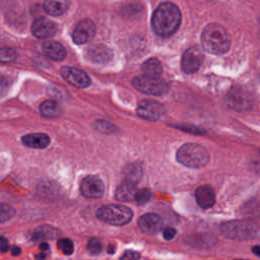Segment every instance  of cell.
I'll use <instances>...</instances> for the list:
<instances>
[{"label":"cell","instance_id":"obj_15","mask_svg":"<svg viewBox=\"0 0 260 260\" xmlns=\"http://www.w3.org/2000/svg\"><path fill=\"white\" fill-rule=\"evenodd\" d=\"M86 59L90 61L91 63H96V64H104L109 62L112 59V51L105 45L98 44L90 46L86 53H85Z\"/></svg>","mask_w":260,"mask_h":260},{"label":"cell","instance_id":"obj_22","mask_svg":"<svg viewBox=\"0 0 260 260\" xmlns=\"http://www.w3.org/2000/svg\"><path fill=\"white\" fill-rule=\"evenodd\" d=\"M60 235V231L55 226L50 224H44L38 226L32 233V239L36 241L39 240H48L58 238Z\"/></svg>","mask_w":260,"mask_h":260},{"label":"cell","instance_id":"obj_12","mask_svg":"<svg viewBox=\"0 0 260 260\" xmlns=\"http://www.w3.org/2000/svg\"><path fill=\"white\" fill-rule=\"evenodd\" d=\"M61 75L69 84L75 87L85 88L90 84L89 76L84 71L75 67H63Z\"/></svg>","mask_w":260,"mask_h":260},{"label":"cell","instance_id":"obj_18","mask_svg":"<svg viewBox=\"0 0 260 260\" xmlns=\"http://www.w3.org/2000/svg\"><path fill=\"white\" fill-rule=\"evenodd\" d=\"M22 143L31 148H46L50 144V137L45 133H30L21 137Z\"/></svg>","mask_w":260,"mask_h":260},{"label":"cell","instance_id":"obj_25","mask_svg":"<svg viewBox=\"0 0 260 260\" xmlns=\"http://www.w3.org/2000/svg\"><path fill=\"white\" fill-rule=\"evenodd\" d=\"M17 58V52L11 48L0 49V63L12 62Z\"/></svg>","mask_w":260,"mask_h":260},{"label":"cell","instance_id":"obj_17","mask_svg":"<svg viewBox=\"0 0 260 260\" xmlns=\"http://www.w3.org/2000/svg\"><path fill=\"white\" fill-rule=\"evenodd\" d=\"M43 53L54 61H62L66 57L65 48L58 42L47 41L42 45Z\"/></svg>","mask_w":260,"mask_h":260},{"label":"cell","instance_id":"obj_9","mask_svg":"<svg viewBox=\"0 0 260 260\" xmlns=\"http://www.w3.org/2000/svg\"><path fill=\"white\" fill-rule=\"evenodd\" d=\"M166 113L165 107L155 101L144 100L139 103L137 107V115L148 121H156L160 119Z\"/></svg>","mask_w":260,"mask_h":260},{"label":"cell","instance_id":"obj_21","mask_svg":"<svg viewBox=\"0 0 260 260\" xmlns=\"http://www.w3.org/2000/svg\"><path fill=\"white\" fill-rule=\"evenodd\" d=\"M142 177V167L137 162L128 164L123 169L124 181L137 184Z\"/></svg>","mask_w":260,"mask_h":260},{"label":"cell","instance_id":"obj_2","mask_svg":"<svg viewBox=\"0 0 260 260\" xmlns=\"http://www.w3.org/2000/svg\"><path fill=\"white\" fill-rule=\"evenodd\" d=\"M201 44L208 53L221 55L226 53L231 47V36L222 25L209 23L202 30Z\"/></svg>","mask_w":260,"mask_h":260},{"label":"cell","instance_id":"obj_10","mask_svg":"<svg viewBox=\"0 0 260 260\" xmlns=\"http://www.w3.org/2000/svg\"><path fill=\"white\" fill-rule=\"evenodd\" d=\"M80 191L86 198H100L104 195L105 186L99 177L89 175L81 181Z\"/></svg>","mask_w":260,"mask_h":260},{"label":"cell","instance_id":"obj_28","mask_svg":"<svg viewBox=\"0 0 260 260\" xmlns=\"http://www.w3.org/2000/svg\"><path fill=\"white\" fill-rule=\"evenodd\" d=\"M94 128L98 131L103 132V133H112V132H114L116 130L115 125L111 124L108 121H104V120H98L94 123Z\"/></svg>","mask_w":260,"mask_h":260},{"label":"cell","instance_id":"obj_5","mask_svg":"<svg viewBox=\"0 0 260 260\" xmlns=\"http://www.w3.org/2000/svg\"><path fill=\"white\" fill-rule=\"evenodd\" d=\"M96 216L99 219L107 223L113 225H124L132 219L133 212L129 207L118 204H109L100 207L96 210Z\"/></svg>","mask_w":260,"mask_h":260},{"label":"cell","instance_id":"obj_6","mask_svg":"<svg viewBox=\"0 0 260 260\" xmlns=\"http://www.w3.org/2000/svg\"><path fill=\"white\" fill-rule=\"evenodd\" d=\"M132 84L138 91L150 95H160L169 90V84L158 76L140 75L132 80Z\"/></svg>","mask_w":260,"mask_h":260},{"label":"cell","instance_id":"obj_33","mask_svg":"<svg viewBox=\"0 0 260 260\" xmlns=\"http://www.w3.org/2000/svg\"><path fill=\"white\" fill-rule=\"evenodd\" d=\"M178 129H181L183 131H186V132H190V133H193V134H202L204 131L197 128V127H194V126H177Z\"/></svg>","mask_w":260,"mask_h":260},{"label":"cell","instance_id":"obj_14","mask_svg":"<svg viewBox=\"0 0 260 260\" xmlns=\"http://www.w3.org/2000/svg\"><path fill=\"white\" fill-rule=\"evenodd\" d=\"M139 229L146 235H155L162 228V219L155 213H146L138 219Z\"/></svg>","mask_w":260,"mask_h":260},{"label":"cell","instance_id":"obj_34","mask_svg":"<svg viewBox=\"0 0 260 260\" xmlns=\"http://www.w3.org/2000/svg\"><path fill=\"white\" fill-rule=\"evenodd\" d=\"M162 236L166 240H172L176 236V230L173 228H166L162 232Z\"/></svg>","mask_w":260,"mask_h":260},{"label":"cell","instance_id":"obj_7","mask_svg":"<svg viewBox=\"0 0 260 260\" xmlns=\"http://www.w3.org/2000/svg\"><path fill=\"white\" fill-rule=\"evenodd\" d=\"M225 102L231 109L236 111H248L253 107L252 95L240 86H234L228 91Z\"/></svg>","mask_w":260,"mask_h":260},{"label":"cell","instance_id":"obj_29","mask_svg":"<svg viewBox=\"0 0 260 260\" xmlns=\"http://www.w3.org/2000/svg\"><path fill=\"white\" fill-rule=\"evenodd\" d=\"M151 196H152L151 191L147 188H143L141 190H137L135 195V201L139 204H144L150 200Z\"/></svg>","mask_w":260,"mask_h":260},{"label":"cell","instance_id":"obj_38","mask_svg":"<svg viewBox=\"0 0 260 260\" xmlns=\"http://www.w3.org/2000/svg\"><path fill=\"white\" fill-rule=\"evenodd\" d=\"M40 249H41L42 251H44V250H48V249H49V245H48L47 243H42V244L40 245Z\"/></svg>","mask_w":260,"mask_h":260},{"label":"cell","instance_id":"obj_1","mask_svg":"<svg viewBox=\"0 0 260 260\" xmlns=\"http://www.w3.org/2000/svg\"><path fill=\"white\" fill-rule=\"evenodd\" d=\"M181 12L177 5L172 2L160 3L151 16L153 31L162 38L174 35L181 23Z\"/></svg>","mask_w":260,"mask_h":260},{"label":"cell","instance_id":"obj_4","mask_svg":"<svg viewBox=\"0 0 260 260\" xmlns=\"http://www.w3.org/2000/svg\"><path fill=\"white\" fill-rule=\"evenodd\" d=\"M220 233L229 239L252 240L260 236V228L250 221L232 220L220 225Z\"/></svg>","mask_w":260,"mask_h":260},{"label":"cell","instance_id":"obj_37","mask_svg":"<svg viewBox=\"0 0 260 260\" xmlns=\"http://www.w3.org/2000/svg\"><path fill=\"white\" fill-rule=\"evenodd\" d=\"M252 252H253L255 255H257V256L260 257V246H258V245L254 246V247L252 248Z\"/></svg>","mask_w":260,"mask_h":260},{"label":"cell","instance_id":"obj_8","mask_svg":"<svg viewBox=\"0 0 260 260\" xmlns=\"http://www.w3.org/2000/svg\"><path fill=\"white\" fill-rule=\"evenodd\" d=\"M204 60V54L198 47H191L185 51L182 56V70L185 73L191 74L196 72Z\"/></svg>","mask_w":260,"mask_h":260},{"label":"cell","instance_id":"obj_26","mask_svg":"<svg viewBox=\"0 0 260 260\" xmlns=\"http://www.w3.org/2000/svg\"><path fill=\"white\" fill-rule=\"evenodd\" d=\"M15 211L13 207L6 203H0V223L7 221L14 215Z\"/></svg>","mask_w":260,"mask_h":260},{"label":"cell","instance_id":"obj_23","mask_svg":"<svg viewBox=\"0 0 260 260\" xmlns=\"http://www.w3.org/2000/svg\"><path fill=\"white\" fill-rule=\"evenodd\" d=\"M40 112L44 117L57 118L61 114V107L57 102L49 100V101H45L41 104Z\"/></svg>","mask_w":260,"mask_h":260},{"label":"cell","instance_id":"obj_31","mask_svg":"<svg viewBox=\"0 0 260 260\" xmlns=\"http://www.w3.org/2000/svg\"><path fill=\"white\" fill-rule=\"evenodd\" d=\"M10 87V80L5 76L0 75V98L5 95Z\"/></svg>","mask_w":260,"mask_h":260},{"label":"cell","instance_id":"obj_24","mask_svg":"<svg viewBox=\"0 0 260 260\" xmlns=\"http://www.w3.org/2000/svg\"><path fill=\"white\" fill-rule=\"evenodd\" d=\"M141 70L144 73V75L159 76L162 72V65L158 59L150 58L142 64Z\"/></svg>","mask_w":260,"mask_h":260},{"label":"cell","instance_id":"obj_36","mask_svg":"<svg viewBox=\"0 0 260 260\" xmlns=\"http://www.w3.org/2000/svg\"><path fill=\"white\" fill-rule=\"evenodd\" d=\"M20 248H18V247H12V249H11V255L12 256H18L19 254H20Z\"/></svg>","mask_w":260,"mask_h":260},{"label":"cell","instance_id":"obj_20","mask_svg":"<svg viewBox=\"0 0 260 260\" xmlns=\"http://www.w3.org/2000/svg\"><path fill=\"white\" fill-rule=\"evenodd\" d=\"M68 9L67 0H45L44 10L52 16H60Z\"/></svg>","mask_w":260,"mask_h":260},{"label":"cell","instance_id":"obj_3","mask_svg":"<svg viewBox=\"0 0 260 260\" xmlns=\"http://www.w3.org/2000/svg\"><path fill=\"white\" fill-rule=\"evenodd\" d=\"M177 160L188 168L199 169L206 166L209 160V154L207 150L196 143L183 144L176 153Z\"/></svg>","mask_w":260,"mask_h":260},{"label":"cell","instance_id":"obj_39","mask_svg":"<svg viewBox=\"0 0 260 260\" xmlns=\"http://www.w3.org/2000/svg\"><path fill=\"white\" fill-rule=\"evenodd\" d=\"M36 259H37V260H45V259H46V255H45V254L36 255Z\"/></svg>","mask_w":260,"mask_h":260},{"label":"cell","instance_id":"obj_19","mask_svg":"<svg viewBox=\"0 0 260 260\" xmlns=\"http://www.w3.org/2000/svg\"><path fill=\"white\" fill-rule=\"evenodd\" d=\"M137 189L136 184L124 181L116 190L115 197L120 201H131L135 199Z\"/></svg>","mask_w":260,"mask_h":260},{"label":"cell","instance_id":"obj_35","mask_svg":"<svg viewBox=\"0 0 260 260\" xmlns=\"http://www.w3.org/2000/svg\"><path fill=\"white\" fill-rule=\"evenodd\" d=\"M9 249V243L6 238L0 236V252H6Z\"/></svg>","mask_w":260,"mask_h":260},{"label":"cell","instance_id":"obj_32","mask_svg":"<svg viewBox=\"0 0 260 260\" xmlns=\"http://www.w3.org/2000/svg\"><path fill=\"white\" fill-rule=\"evenodd\" d=\"M140 258V254L133 250H127L121 256V260H138Z\"/></svg>","mask_w":260,"mask_h":260},{"label":"cell","instance_id":"obj_16","mask_svg":"<svg viewBox=\"0 0 260 260\" xmlns=\"http://www.w3.org/2000/svg\"><path fill=\"white\" fill-rule=\"evenodd\" d=\"M195 198L200 207L207 209L213 206L215 202V193L209 185H202L196 189Z\"/></svg>","mask_w":260,"mask_h":260},{"label":"cell","instance_id":"obj_11","mask_svg":"<svg viewBox=\"0 0 260 260\" xmlns=\"http://www.w3.org/2000/svg\"><path fill=\"white\" fill-rule=\"evenodd\" d=\"M95 32V25L89 19L80 20L74 27L72 40L77 45H82L89 42Z\"/></svg>","mask_w":260,"mask_h":260},{"label":"cell","instance_id":"obj_30","mask_svg":"<svg viewBox=\"0 0 260 260\" xmlns=\"http://www.w3.org/2000/svg\"><path fill=\"white\" fill-rule=\"evenodd\" d=\"M103 249V246H102V243L100 240L93 238V239H90L87 243V250L89 251V253L91 254H99Z\"/></svg>","mask_w":260,"mask_h":260},{"label":"cell","instance_id":"obj_13","mask_svg":"<svg viewBox=\"0 0 260 260\" xmlns=\"http://www.w3.org/2000/svg\"><path fill=\"white\" fill-rule=\"evenodd\" d=\"M56 24L46 17H39L31 24V34L38 39L51 38L56 34Z\"/></svg>","mask_w":260,"mask_h":260},{"label":"cell","instance_id":"obj_27","mask_svg":"<svg viewBox=\"0 0 260 260\" xmlns=\"http://www.w3.org/2000/svg\"><path fill=\"white\" fill-rule=\"evenodd\" d=\"M57 246H58L59 250H61L62 253L65 254V255H71L73 253L74 246H73V242L70 239H60V240H58Z\"/></svg>","mask_w":260,"mask_h":260}]
</instances>
